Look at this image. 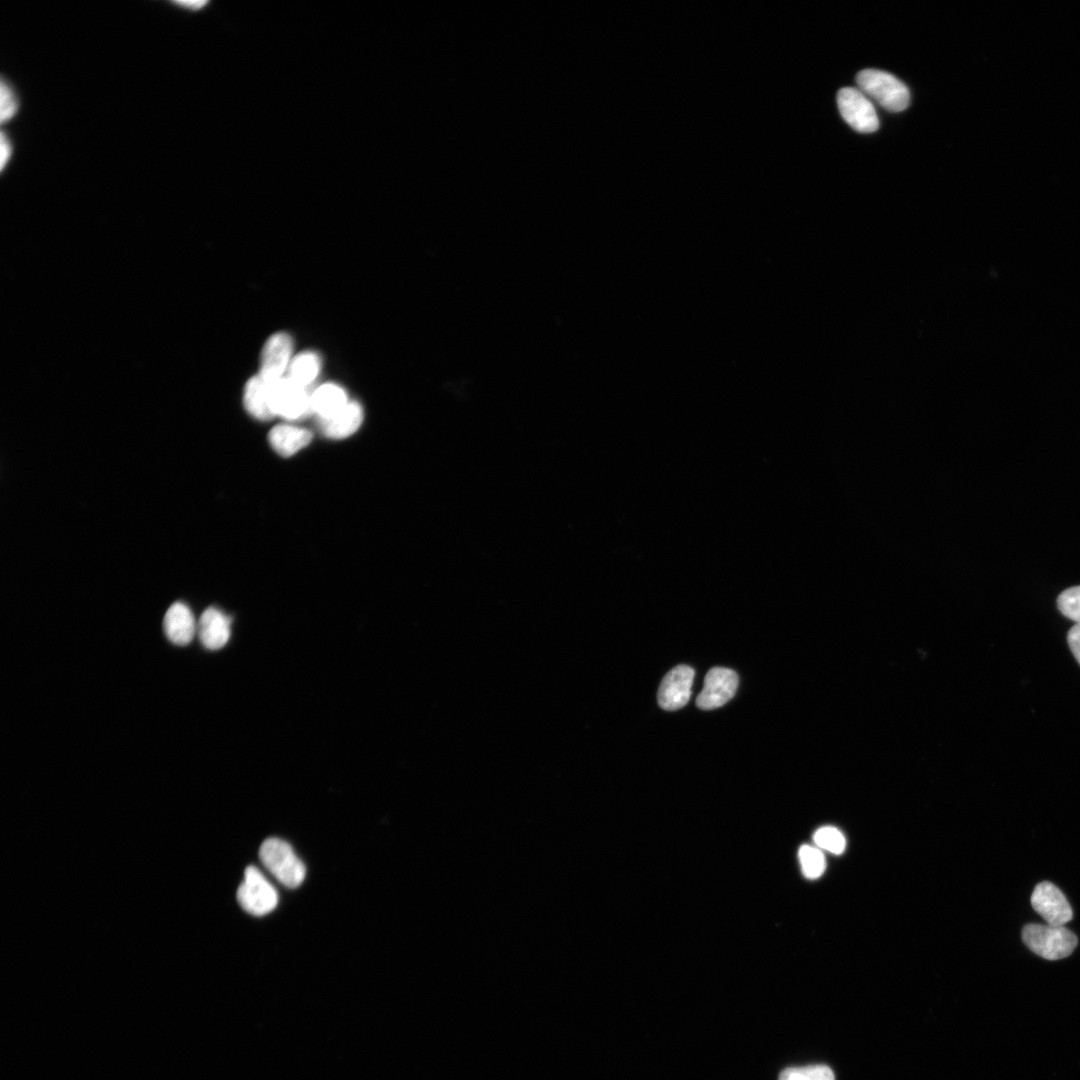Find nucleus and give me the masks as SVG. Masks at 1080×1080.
<instances>
[{
  "label": "nucleus",
  "mask_w": 1080,
  "mask_h": 1080,
  "mask_svg": "<svg viewBox=\"0 0 1080 1080\" xmlns=\"http://www.w3.org/2000/svg\"><path fill=\"white\" fill-rule=\"evenodd\" d=\"M815 844L824 850L834 854H841L846 846L843 834L836 828L825 826L818 829L813 836Z\"/></svg>",
  "instance_id": "nucleus-20"
},
{
  "label": "nucleus",
  "mask_w": 1080,
  "mask_h": 1080,
  "mask_svg": "<svg viewBox=\"0 0 1080 1080\" xmlns=\"http://www.w3.org/2000/svg\"><path fill=\"white\" fill-rule=\"evenodd\" d=\"M1031 904L1049 925L1064 926L1073 918L1067 898L1051 882L1044 881L1036 885L1031 895Z\"/></svg>",
  "instance_id": "nucleus-7"
},
{
  "label": "nucleus",
  "mask_w": 1080,
  "mask_h": 1080,
  "mask_svg": "<svg viewBox=\"0 0 1080 1080\" xmlns=\"http://www.w3.org/2000/svg\"><path fill=\"white\" fill-rule=\"evenodd\" d=\"M268 384L275 415L287 420H296L313 413L312 392L308 391V387L289 378H280Z\"/></svg>",
  "instance_id": "nucleus-5"
},
{
  "label": "nucleus",
  "mask_w": 1080,
  "mask_h": 1080,
  "mask_svg": "<svg viewBox=\"0 0 1080 1080\" xmlns=\"http://www.w3.org/2000/svg\"><path fill=\"white\" fill-rule=\"evenodd\" d=\"M268 439L279 455L289 457L306 447L311 442L312 434L305 428L280 424L271 429Z\"/></svg>",
  "instance_id": "nucleus-14"
},
{
  "label": "nucleus",
  "mask_w": 1080,
  "mask_h": 1080,
  "mask_svg": "<svg viewBox=\"0 0 1080 1080\" xmlns=\"http://www.w3.org/2000/svg\"><path fill=\"white\" fill-rule=\"evenodd\" d=\"M1 122L9 120L17 111V100L12 89L2 80L1 82Z\"/></svg>",
  "instance_id": "nucleus-22"
},
{
  "label": "nucleus",
  "mask_w": 1080,
  "mask_h": 1080,
  "mask_svg": "<svg viewBox=\"0 0 1080 1080\" xmlns=\"http://www.w3.org/2000/svg\"><path fill=\"white\" fill-rule=\"evenodd\" d=\"M288 368L289 379L308 387L319 373L320 360L313 352H302L292 359Z\"/></svg>",
  "instance_id": "nucleus-17"
},
{
  "label": "nucleus",
  "mask_w": 1080,
  "mask_h": 1080,
  "mask_svg": "<svg viewBox=\"0 0 1080 1080\" xmlns=\"http://www.w3.org/2000/svg\"><path fill=\"white\" fill-rule=\"evenodd\" d=\"M292 349L293 342L287 333L278 332L267 339L260 357L259 375L264 381L271 383L282 378L291 362Z\"/></svg>",
  "instance_id": "nucleus-10"
},
{
  "label": "nucleus",
  "mask_w": 1080,
  "mask_h": 1080,
  "mask_svg": "<svg viewBox=\"0 0 1080 1080\" xmlns=\"http://www.w3.org/2000/svg\"><path fill=\"white\" fill-rule=\"evenodd\" d=\"M1067 642L1071 652L1080 664V625H1073L1067 634Z\"/></svg>",
  "instance_id": "nucleus-23"
},
{
  "label": "nucleus",
  "mask_w": 1080,
  "mask_h": 1080,
  "mask_svg": "<svg viewBox=\"0 0 1080 1080\" xmlns=\"http://www.w3.org/2000/svg\"><path fill=\"white\" fill-rule=\"evenodd\" d=\"M206 3H207L206 1H180V2H177V4L183 6L184 8H189V9H199L202 6H204Z\"/></svg>",
  "instance_id": "nucleus-25"
},
{
  "label": "nucleus",
  "mask_w": 1080,
  "mask_h": 1080,
  "mask_svg": "<svg viewBox=\"0 0 1080 1080\" xmlns=\"http://www.w3.org/2000/svg\"><path fill=\"white\" fill-rule=\"evenodd\" d=\"M243 403L249 414L259 420H270L276 416L271 403L269 384L259 374L251 377L246 383Z\"/></svg>",
  "instance_id": "nucleus-15"
},
{
  "label": "nucleus",
  "mask_w": 1080,
  "mask_h": 1080,
  "mask_svg": "<svg viewBox=\"0 0 1080 1080\" xmlns=\"http://www.w3.org/2000/svg\"><path fill=\"white\" fill-rule=\"evenodd\" d=\"M197 634L206 649L218 650L230 639L231 619L218 608H207L199 619Z\"/></svg>",
  "instance_id": "nucleus-11"
},
{
  "label": "nucleus",
  "mask_w": 1080,
  "mask_h": 1080,
  "mask_svg": "<svg viewBox=\"0 0 1080 1080\" xmlns=\"http://www.w3.org/2000/svg\"><path fill=\"white\" fill-rule=\"evenodd\" d=\"M363 410L359 403L348 404L335 415L318 419L320 430L331 439H342L352 435L361 425Z\"/></svg>",
  "instance_id": "nucleus-13"
},
{
  "label": "nucleus",
  "mask_w": 1080,
  "mask_h": 1080,
  "mask_svg": "<svg viewBox=\"0 0 1080 1080\" xmlns=\"http://www.w3.org/2000/svg\"><path fill=\"white\" fill-rule=\"evenodd\" d=\"M312 410L317 414L318 419L329 418L347 404V395L345 391L335 384H323L318 387L311 396Z\"/></svg>",
  "instance_id": "nucleus-16"
},
{
  "label": "nucleus",
  "mask_w": 1080,
  "mask_h": 1080,
  "mask_svg": "<svg viewBox=\"0 0 1080 1080\" xmlns=\"http://www.w3.org/2000/svg\"><path fill=\"white\" fill-rule=\"evenodd\" d=\"M798 857L805 877L815 879L824 872L825 858L818 848L803 845L799 849Z\"/></svg>",
  "instance_id": "nucleus-19"
},
{
  "label": "nucleus",
  "mask_w": 1080,
  "mask_h": 1080,
  "mask_svg": "<svg viewBox=\"0 0 1080 1080\" xmlns=\"http://www.w3.org/2000/svg\"><path fill=\"white\" fill-rule=\"evenodd\" d=\"M163 628L170 642L178 646L188 645L197 632V624L190 608L182 603H173L165 613Z\"/></svg>",
  "instance_id": "nucleus-12"
},
{
  "label": "nucleus",
  "mask_w": 1080,
  "mask_h": 1080,
  "mask_svg": "<svg viewBox=\"0 0 1080 1080\" xmlns=\"http://www.w3.org/2000/svg\"><path fill=\"white\" fill-rule=\"evenodd\" d=\"M694 675V669L684 664L670 670L659 686V706L667 711L678 710L685 706L691 696Z\"/></svg>",
  "instance_id": "nucleus-9"
},
{
  "label": "nucleus",
  "mask_w": 1080,
  "mask_h": 1080,
  "mask_svg": "<svg viewBox=\"0 0 1080 1080\" xmlns=\"http://www.w3.org/2000/svg\"><path fill=\"white\" fill-rule=\"evenodd\" d=\"M1059 611L1080 625V585L1068 588L1057 598Z\"/></svg>",
  "instance_id": "nucleus-21"
},
{
  "label": "nucleus",
  "mask_w": 1080,
  "mask_h": 1080,
  "mask_svg": "<svg viewBox=\"0 0 1080 1080\" xmlns=\"http://www.w3.org/2000/svg\"><path fill=\"white\" fill-rule=\"evenodd\" d=\"M259 858L265 868L285 887L302 884L306 869L290 844L279 838L266 839L259 848Z\"/></svg>",
  "instance_id": "nucleus-1"
},
{
  "label": "nucleus",
  "mask_w": 1080,
  "mask_h": 1080,
  "mask_svg": "<svg viewBox=\"0 0 1080 1080\" xmlns=\"http://www.w3.org/2000/svg\"><path fill=\"white\" fill-rule=\"evenodd\" d=\"M738 675L724 667L711 668L704 679V685L697 696L696 705L702 710H711L726 704L736 693Z\"/></svg>",
  "instance_id": "nucleus-8"
},
{
  "label": "nucleus",
  "mask_w": 1080,
  "mask_h": 1080,
  "mask_svg": "<svg viewBox=\"0 0 1080 1080\" xmlns=\"http://www.w3.org/2000/svg\"><path fill=\"white\" fill-rule=\"evenodd\" d=\"M1022 940L1032 952L1047 960L1068 957L1078 943L1076 935L1066 927L1049 924L1024 926Z\"/></svg>",
  "instance_id": "nucleus-2"
},
{
  "label": "nucleus",
  "mask_w": 1080,
  "mask_h": 1080,
  "mask_svg": "<svg viewBox=\"0 0 1080 1080\" xmlns=\"http://www.w3.org/2000/svg\"><path fill=\"white\" fill-rule=\"evenodd\" d=\"M237 900L246 912L263 916L277 906L278 893L257 867L248 866L237 890Z\"/></svg>",
  "instance_id": "nucleus-4"
},
{
  "label": "nucleus",
  "mask_w": 1080,
  "mask_h": 1080,
  "mask_svg": "<svg viewBox=\"0 0 1080 1080\" xmlns=\"http://www.w3.org/2000/svg\"><path fill=\"white\" fill-rule=\"evenodd\" d=\"M837 104L841 116L854 130L871 133L878 129L879 120L875 108L860 89H840L837 93Z\"/></svg>",
  "instance_id": "nucleus-6"
},
{
  "label": "nucleus",
  "mask_w": 1080,
  "mask_h": 1080,
  "mask_svg": "<svg viewBox=\"0 0 1080 1080\" xmlns=\"http://www.w3.org/2000/svg\"><path fill=\"white\" fill-rule=\"evenodd\" d=\"M778 1080H835L832 1069L827 1065H808L784 1069Z\"/></svg>",
  "instance_id": "nucleus-18"
},
{
  "label": "nucleus",
  "mask_w": 1080,
  "mask_h": 1080,
  "mask_svg": "<svg viewBox=\"0 0 1080 1080\" xmlns=\"http://www.w3.org/2000/svg\"><path fill=\"white\" fill-rule=\"evenodd\" d=\"M0 151H1V157H0L1 170H3L5 168L6 163L9 160L10 154L12 152L10 142H9L8 138L6 137V135L3 132L1 133Z\"/></svg>",
  "instance_id": "nucleus-24"
},
{
  "label": "nucleus",
  "mask_w": 1080,
  "mask_h": 1080,
  "mask_svg": "<svg viewBox=\"0 0 1080 1080\" xmlns=\"http://www.w3.org/2000/svg\"><path fill=\"white\" fill-rule=\"evenodd\" d=\"M856 82L860 91L874 99L888 111L900 112L909 105L910 93L908 88L888 72L865 69L857 74Z\"/></svg>",
  "instance_id": "nucleus-3"
}]
</instances>
